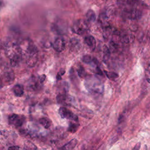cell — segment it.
I'll list each match as a JSON object with an SVG mask.
<instances>
[{"label":"cell","instance_id":"6","mask_svg":"<svg viewBox=\"0 0 150 150\" xmlns=\"http://www.w3.org/2000/svg\"><path fill=\"white\" fill-rule=\"evenodd\" d=\"M59 114L61 117L63 118H66L74 121H78V117L76 115H75L70 110H68L65 107H61L59 109Z\"/></svg>","mask_w":150,"mask_h":150},{"label":"cell","instance_id":"12","mask_svg":"<svg viewBox=\"0 0 150 150\" xmlns=\"http://www.w3.org/2000/svg\"><path fill=\"white\" fill-rule=\"evenodd\" d=\"M39 122L46 129H48L51 126L52 122L47 117H42L39 120Z\"/></svg>","mask_w":150,"mask_h":150},{"label":"cell","instance_id":"23","mask_svg":"<svg viewBox=\"0 0 150 150\" xmlns=\"http://www.w3.org/2000/svg\"><path fill=\"white\" fill-rule=\"evenodd\" d=\"M45 79H46V76L45 74L41 75V76H40L38 78V81L41 84H42L44 82V81H45Z\"/></svg>","mask_w":150,"mask_h":150},{"label":"cell","instance_id":"18","mask_svg":"<svg viewBox=\"0 0 150 150\" xmlns=\"http://www.w3.org/2000/svg\"><path fill=\"white\" fill-rule=\"evenodd\" d=\"M94 59H93L92 56L90 55H85L83 58H82V61L83 62H85V63H87V64H90L92 62H94Z\"/></svg>","mask_w":150,"mask_h":150},{"label":"cell","instance_id":"2","mask_svg":"<svg viewBox=\"0 0 150 150\" xmlns=\"http://www.w3.org/2000/svg\"><path fill=\"white\" fill-rule=\"evenodd\" d=\"M6 54L12 67L17 66L21 61L22 55L19 45L13 42L8 43L6 47Z\"/></svg>","mask_w":150,"mask_h":150},{"label":"cell","instance_id":"14","mask_svg":"<svg viewBox=\"0 0 150 150\" xmlns=\"http://www.w3.org/2000/svg\"><path fill=\"white\" fill-rule=\"evenodd\" d=\"M37 147L32 142L27 141L24 143L23 150H36Z\"/></svg>","mask_w":150,"mask_h":150},{"label":"cell","instance_id":"19","mask_svg":"<svg viewBox=\"0 0 150 150\" xmlns=\"http://www.w3.org/2000/svg\"><path fill=\"white\" fill-rule=\"evenodd\" d=\"M78 74L79 75V76L82 78H84L85 77L87 76L85 70V69H83V67H80L78 70Z\"/></svg>","mask_w":150,"mask_h":150},{"label":"cell","instance_id":"5","mask_svg":"<svg viewBox=\"0 0 150 150\" xmlns=\"http://www.w3.org/2000/svg\"><path fill=\"white\" fill-rule=\"evenodd\" d=\"M25 117L23 115L13 114L9 116L8 122L10 125L18 128L22 126L25 121Z\"/></svg>","mask_w":150,"mask_h":150},{"label":"cell","instance_id":"21","mask_svg":"<svg viewBox=\"0 0 150 150\" xmlns=\"http://www.w3.org/2000/svg\"><path fill=\"white\" fill-rule=\"evenodd\" d=\"M110 56V51L109 49L106 46L105 48V55H104V60L105 61H107L109 58Z\"/></svg>","mask_w":150,"mask_h":150},{"label":"cell","instance_id":"20","mask_svg":"<svg viewBox=\"0 0 150 150\" xmlns=\"http://www.w3.org/2000/svg\"><path fill=\"white\" fill-rule=\"evenodd\" d=\"M8 133L7 131H0V142L4 141L8 137Z\"/></svg>","mask_w":150,"mask_h":150},{"label":"cell","instance_id":"7","mask_svg":"<svg viewBox=\"0 0 150 150\" xmlns=\"http://www.w3.org/2000/svg\"><path fill=\"white\" fill-rule=\"evenodd\" d=\"M65 41L62 38H57L52 43V46L56 52H61L65 48Z\"/></svg>","mask_w":150,"mask_h":150},{"label":"cell","instance_id":"1","mask_svg":"<svg viewBox=\"0 0 150 150\" xmlns=\"http://www.w3.org/2000/svg\"><path fill=\"white\" fill-rule=\"evenodd\" d=\"M21 50V52L24 51L26 56V62L28 66L34 67L38 61V52L36 46L30 39L23 40L21 45H19Z\"/></svg>","mask_w":150,"mask_h":150},{"label":"cell","instance_id":"9","mask_svg":"<svg viewBox=\"0 0 150 150\" xmlns=\"http://www.w3.org/2000/svg\"><path fill=\"white\" fill-rule=\"evenodd\" d=\"M78 144V140L76 139H72L65 145L62 146L60 150H72Z\"/></svg>","mask_w":150,"mask_h":150},{"label":"cell","instance_id":"15","mask_svg":"<svg viewBox=\"0 0 150 150\" xmlns=\"http://www.w3.org/2000/svg\"><path fill=\"white\" fill-rule=\"evenodd\" d=\"M67 100V96L65 94H59L56 97L57 102L59 104L65 103Z\"/></svg>","mask_w":150,"mask_h":150},{"label":"cell","instance_id":"10","mask_svg":"<svg viewBox=\"0 0 150 150\" xmlns=\"http://www.w3.org/2000/svg\"><path fill=\"white\" fill-rule=\"evenodd\" d=\"M14 94L17 97H21L24 93V89L21 85H16L12 89Z\"/></svg>","mask_w":150,"mask_h":150},{"label":"cell","instance_id":"8","mask_svg":"<svg viewBox=\"0 0 150 150\" xmlns=\"http://www.w3.org/2000/svg\"><path fill=\"white\" fill-rule=\"evenodd\" d=\"M85 42L91 50L94 49L96 45V41L94 36L92 35H88L86 36L85 38Z\"/></svg>","mask_w":150,"mask_h":150},{"label":"cell","instance_id":"22","mask_svg":"<svg viewBox=\"0 0 150 150\" xmlns=\"http://www.w3.org/2000/svg\"><path fill=\"white\" fill-rule=\"evenodd\" d=\"M65 70L64 69H61V70L58 72L56 76V79L58 81L61 79L62 76H63V75L65 74Z\"/></svg>","mask_w":150,"mask_h":150},{"label":"cell","instance_id":"3","mask_svg":"<svg viewBox=\"0 0 150 150\" xmlns=\"http://www.w3.org/2000/svg\"><path fill=\"white\" fill-rule=\"evenodd\" d=\"M86 89L91 92L101 93L103 91L104 86L102 81L95 76L87 78L85 83Z\"/></svg>","mask_w":150,"mask_h":150},{"label":"cell","instance_id":"16","mask_svg":"<svg viewBox=\"0 0 150 150\" xmlns=\"http://www.w3.org/2000/svg\"><path fill=\"white\" fill-rule=\"evenodd\" d=\"M79 128V124L70 122L68 128V131L71 133H74L77 131Z\"/></svg>","mask_w":150,"mask_h":150},{"label":"cell","instance_id":"4","mask_svg":"<svg viewBox=\"0 0 150 150\" xmlns=\"http://www.w3.org/2000/svg\"><path fill=\"white\" fill-rule=\"evenodd\" d=\"M88 29V26L87 22L82 19H79L75 22L72 27V31L74 34L78 35H82L85 32L87 31Z\"/></svg>","mask_w":150,"mask_h":150},{"label":"cell","instance_id":"11","mask_svg":"<svg viewBox=\"0 0 150 150\" xmlns=\"http://www.w3.org/2000/svg\"><path fill=\"white\" fill-rule=\"evenodd\" d=\"M4 81H5L6 83H12L13 81L14 80V73L12 71H8L4 73Z\"/></svg>","mask_w":150,"mask_h":150},{"label":"cell","instance_id":"24","mask_svg":"<svg viewBox=\"0 0 150 150\" xmlns=\"http://www.w3.org/2000/svg\"><path fill=\"white\" fill-rule=\"evenodd\" d=\"M141 148V142H138L133 148V150H140Z\"/></svg>","mask_w":150,"mask_h":150},{"label":"cell","instance_id":"25","mask_svg":"<svg viewBox=\"0 0 150 150\" xmlns=\"http://www.w3.org/2000/svg\"><path fill=\"white\" fill-rule=\"evenodd\" d=\"M8 150H20V147L18 146H12L10 147Z\"/></svg>","mask_w":150,"mask_h":150},{"label":"cell","instance_id":"13","mask_svg":"<svg viewBox=\"0 0 150 150\" xmlns=\"http://www.w3.org/2000/svg\"><path fill=\"white\" fill-rule=\"evenodd\" d=\"M86 19L88 22H93L96 19V14L94 11L92 10H89L86 13Z\"/></svg>","mask_w":150,"mask_h":150},{"label":"cell","instance_id":"17","mask_svg":"<svg viewBox=\"0 0 150 150\" xmlns=\"http://www.w3.org/2000/svg\"><path fill=\"white\" fill-rule=\"evenodd\" d=\"M105 74L106 75V76L109 79H111V80H113V79H117L118 78V74H117L115 72H109L105 71Z\"/></svg>","mask_w":150,"mask_h":150}]
</instances>
